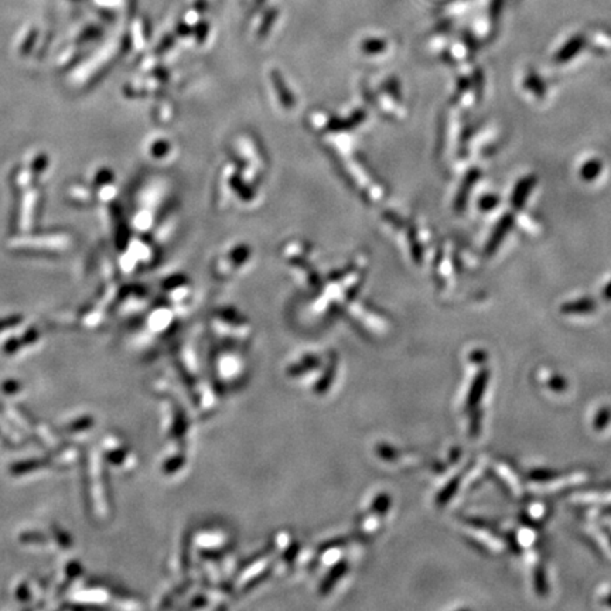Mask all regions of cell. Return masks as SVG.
Wrapping results in <instances>:
<instances>
[{
    "label": "cell",
    "instance_id": "cell-1",
    "mask_svg": "<svg viewBox=\"0 0 611 611\" xmlns=\"http://www.w3.org/2000/svg\"><path fill=\"white\" fill-rule=\"evenodd\" d=\"M284 376L308 389L315 398H329L340 385L341 355L336 350H304L293 355L283 368Z\"/></svg>",
    "mask_w": 611,
    "mask_h": 611
},
{
    "label": "cell",
    "instance_id": "cell-2",
    "mask_svg": "<svg viewBox=\"0 0 611 611\" xmlns=\"http://www.w3.org/2000/svg\"><path fill=\"white\" fill-rule=\"evenodd\" d=\"M245 347L218 343L210 355L211 379L221 392H232L244 386L249 375Z\"/></svg>",
    "mask_w": 611,
    "mask_h": 611
},
{
    "label": "cell",
    "instance_id": "cell-3",
    "mask_svg": "<svg viewBox=\"0 0 611 611\" xmlns=\"http://www.w3.org/2000/svg\"><path fill=\"white\" fill-rule=\"evenodd\" d=\"M395 509V498L388 490L372 491L355 517L354 537L360 542L378 539L388 528Z\"/></svg>",
    "mask_w": 611,
    "mask_h": 611
},
{
    "label": "cell",
    "instance_id": "cell-4",
    "mask_svg": "<svg viewBox=\"0 0 611 611\" xmlns=\"http://www.w3.org/2000/svg\"><path fill=\"white\" fill-rule=\"evenodd\" d=\"M269 548L273 553L276 576L287 577L303 570H310L313 566V548L301 544L293 531L280 530L275 532Z\"/></svg>",
    "mask_w": 611,
    "mask_h": 611
},
{
    "label": "cell",
    "instance_id": "cell-5",
    "mask_svg": "<svg viewBox=\"0 0 611 611\" xmlns=\"http://www.w3.org/2000/svg\"><path fill=\"white\" fill-rule=\"evenodd\" d=\"M275 559L270 548L255 553L247 562L238 565L231 580L232 596H245L275 576Z\"/></svg>",
    "mask_w": 611,
    "mask_h": 611
},
{
    "label": "cell",
    "instance_id": "cell-6",
    "mask_svg": "<svg viewBox=\"0 0 611 611\" xmlns=\"http://www.w3.org/2000/svg\"><path fill=\"white\" fill-rule=\"evenodd\" d=\"M211 330L216 340L223 344L247 347L252 340V326L238 312L231 309L216 310L211 317Z\"/></svg>",
    "mask_w": 611,
    "mask_h": 611
},
{
    "label": "cell",
    "instance_id": "cell-7",
    "mask_svg": "<svg viewBox=\"0 0 611 611\" xmlns=\"http://www.w3.org/2000/svg\"><path fill=\"white\" fill-rule=\"evenodd\" d=\"M372 459L386 470L409 471L418 466L419 457L389 440H376L371 446Z\"/></svg>",
    "mask_w": 611,
    "mask_h": 611
},
{
    "label": "cell",
    "instance_id": "cell-8",
    "mask_svg": "<svg viewBox=\"0 0 611 611\" xmlns=\"http://www.w3.org/2000/svg\"><path fill=\"white\" fill-rule=\"evenodd\" d=\"M355 552L343 558L337 563L320 570L322 577L317 582V594L320 598L337 596L351 580L355 566Z\"/></svg>",
    "mask_w": 611,
    "mask_h": 611
},
{
    "label": "cell",
    "instance_id": "cell-9",
    "mask_svg": "<svg viewBox=\"0 0 611 611\" xmlns=\"http://www.w3.org/2000/svg\"><path fill=\"white\" fill-rule=\"evenodd\" d=\"M234 534L221 524H216L211 527L202 528L199 531L197 542L199 548V556L204 558H214L234 552Z\"/></svg>",
    "mask_w": 611,
    "mask_h": 611
},
{
    "label": "cell",
    "instance_id": "cell-10",
    "mask_svg": "<svg viewBox=\"0 0 611 611\" xmlns=\"http://www.w3.org/2000/svg\"><path fill=\"white\" fill-rule=\"evenodd\" d=\"M509 225H511V218H509V217H505V218L501 221V225L498 227V230L492 234V238H491V241H490V244H488V254H491V252L495 251L497 245H499V242L502 241V237L505 235V232L508 231V228H511Z\"/></svg>",
    "mask_w": 611,
    "mask_h": 611
},
{
    "label": "cell",
    "instance_id": "cell-11",
    "mask_svg": "<svg viewBox=\"0 0 611 611\" xmlns=\"http://www.w3.org/2000/svg\"><path fill=\"white\" fill-rule=\"evenodd\" d=\"M531 185H534V180L532 178H525V180H523L520 183V185L517 187L515 194H514V206L515 207H518V209L523 207V202L525 201Z\"/></svg>",
    "mask_w": 611,
    "mask_h": 611
},
{
    "label": "cell",
    "instance_id": "cell-12",
    "mask_svg": "<svg viewBox=\"0 0 611 611\" xmlns=\"http://www.w3.org/2000/svg\"><path fill=\"white\" fill-rule=\"evenodd\" d=\"M598 169H600V166H597L596 169L591 167V162H590V163H587V164L584 166V169H583V176H584L586 178H593V177L598 173Z\"/></svg>",
    "mask_w": 611,
    "mask_h": 611
}]
</instances>
